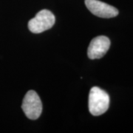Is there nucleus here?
Wrapping results in <instances>:
<instances>
[{
	"instance_id": "5",
	"label": "nucleus",
	"mask_w": 133,
	"mask_h": 133,
	"mask_svg": "<svg viewBox=\"0 0 133 133\" xmlns=\"http://www.w3.org/2000/svg\"><path fill=\"white\" fill-rule=\"evenodd\" d=\"M110 40L104 36L94 38L90 42L87 50V55L90 59H98L102 58L109 50Z\"/></svg>"
},
{
	"instance_id": "4",
	"label": "nucleus",
	"mask_w": 133,
	"mask_h": 133,
	"mask_svg": "<svg viewBox=\"0 0 133 133\" xmlns=\"http://www.w3.org/2000/svg\"><path fill=\"white\" fill-rule=\"evenodd\" d=\"M85 5L92 14L101 18H112L118 15V9L98 0H85Z\"/></svg>"
},
{
	"instance_id": "1",
	"label": "nucleus",
	"mask_w": 133,
	"mask_h": 133,
	"mask_svg": "<svg viewBox=\"0 0 133 133\" xmlns=\"http://www.w3.org/2000/svg\"><path fill=\"white\" fill-rule=\"evenodd\" d=\"M109 106L108 93L98 87H93L89 95V110L92 115L98 116L105 113Z\"/></svg>"
},
{
	"instance_id": "2",
	"label": "nucleus",
	"mask_w": 133,
	"mask_h": 133,
	"mask_svg": "<svg viewBox=\"0 0 133 133\" xmlns=\"http://www.w3.org/2000/svg\"><path fill=\"white\" fill-rule=\"evenodd\" d=\"M56 18L48 10L39 11L28 22V28L33 33H40L50 29L55 24Z\"/></svg>"
},
{
	"instance_id": "3",
	"label": "nucleus",
	"mask_w": 133,
	"mask_h": 133,
	"mask_svg": "<svg viewBox=\"0 0 133 133\" xmlns=\"http://www.w3.org/2000/svg\"><path fill=\"white\" fill-rule=\"evenodd\" d=\"M22 108L29 119L36 120L39 118L42 111V104L39 96L35 91L30 90L26 93Z\"/></svg>"
}]
</instances>
